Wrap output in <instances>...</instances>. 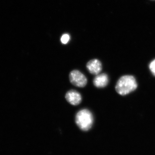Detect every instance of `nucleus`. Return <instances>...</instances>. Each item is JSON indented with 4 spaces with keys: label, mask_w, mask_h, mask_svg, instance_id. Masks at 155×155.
<instances>
[{
    "label": "nucleus",
    "mask_w": 155,
    "mask_h": 155,
    "mask_svg": "<svg viewBox=\"0 0 155 155\" xmlns=\"http://www.w3.org/2000/svg\"><path fill=\"white\" fill-rule=\"evenodd\" d=\"M137 87V82L134 77L132 75H126L119 78L115 89L117 93L124 96L134 91Z\"/></svg>",
    "instance_id": "obj_1"
},
{
    "label": "nucleus",
    "mask_w": 155,
    "mask_h": 155,
    "mask_svg": "<svg viewBox=\"0 0 155 155\" xmlns=\"http://www.w3.org/2000/svg\"><path fill=\"white\" fill-rule=\"evenodd\" d=\"M75 122L81 130L87 131L92 126L94 117L91 112L87 109L80 110L76 114Z\"/></svg>",
    "instance_id": "obj_2"
},
{
    "label": "nucleus",
    "mask_w": 155,
    "mask_h": 155,
    "mask_svg": "<svg viewBox=\"0 0 155 155\" xmlns=\"http://www.w3.org/2000/svg\"><path fill=\"white\" fill-rule=\"evenodd\" d=\"M69 81L74 86L83 87L87 84V78L82 72L78 70L71 71L69 75Z\"/></svg>",
    "instance_id": "obj_3"
},
{
    "label": "nucleus",
    "mask_w": 155,
    "mask_h": 155,
    "mask_svg": "<svg viewBox=\"0 0 155 155\" xmlns=\"http://www.w3.org/2000/svg\"><path fill=\"white\" fill-rule=\"evenodd\" d=\"M65 98L69 104L73 106L78 105L82 101L81 95L74 90H71L67 92L65 95Z\"/></svg>",
    "instance_id": "obj_4"
},
{
    "label": "nucleus",
    "mask_w": 155,
    "mask_h": 155,
    "mask_svg": "<svg viewBox=\"0 0 155 155\" xmlns=\"http://www.w3.org/2000/svg\"><path fill=\"white\" fill-rule=\"evenodd\" d=\"M86 67L90 73L94 75H98L102 70V65L99 60L94 59L87 63Z\"/></svg>",
    "instance_id": "obj_5"
},
{
    "label": "nucleus",
    "mask_w": 155,
    "mask_h": 155,
    "mask_svg": "<svg viewBox=\"0 0 155 155\" xmlns=\"http://www.w3.org/2000/svg\"><path fill=\"white\" fill-rule=\"evenodd\" d=\"M109 77L106 73L96 75L93 80V84L96 87L103 88L107 86L109 83Z\"/></svg>",
    "instance_id": "obj_6"
},
{
    "label": "nucleus",
    "mask_w": 155,
    "mask_h": 155,
    "mask_svg": "<svg viewBox=\"0 0 155 155\" xmlns=\"http://www.w3.org/2000/svg\"><path fill=\"white\" fill-rule=\"evenodd\" d=\"M70 39V36L68 34H64L61 38V41L63 44H67Z\"/></svg>",
    "instance_id": "obj_7"
},
{
    "label": "nucleus",
    "mask_w": 155,
    "mask_h": 155,
    "mask_svg": "<svg viewBox=\"0 0 155 155\" xmlns=\"http://www.w3.org/2000/svg\"><path fill=\"white\" fill-rule=\"evenodd\" d=\"M150 69L153 74L155 75V60L151 62L149 66Z\"/></svg>",
    "instance_id": "obj_8"
}]
</instances>
